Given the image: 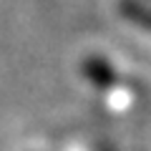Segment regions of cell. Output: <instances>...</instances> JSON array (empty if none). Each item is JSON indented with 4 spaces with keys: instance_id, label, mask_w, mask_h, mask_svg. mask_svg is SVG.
Returning a JSON list of instances; mask_svg holds the SVG:
<instances>
[{
    "instance_id": "1",
    "label": "cell",
    "mask_w": 151,
    "mask_h": 151,
    "mask_svg": "<svg viewBox=\"0 0 151 151\" xmlns=\"http://www.w3.org/2000/svg\"><path fill=\"white\" fill-rule=\"evenodd\" d=\"M126 15H129L131 20L141 23V25H151V10H149V8L134 5V3H126Z\"/></svg>"
}]
</instances>
